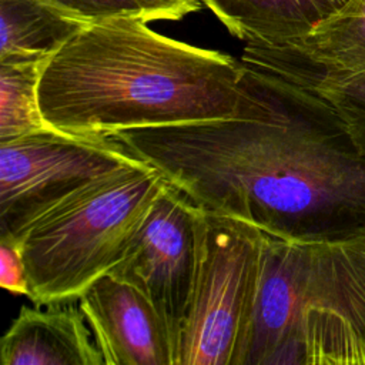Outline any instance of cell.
Wrapping results in <instances>:
<instances>
[{
    "label": "cell",
    "mask_w": 365,
    "mask_h": 365,
    "mask_svg": "<svg viewBox=\"0 0 365 365\" xmlns=\"http://www.w3.org/2000/svg\"><path fill=\"white\" fill-rule=\"evenodd\" d=\"M0 285L17 295H30V284L19 245L10 240H0Z\"/></svg>",
    "instance_id": "cell-16"
},
{
    "label": "cell",
    "mask_w": 365,
    "mask_h": 365,
    "mask_svg": "<svg viewBox=\"0 0 365 365\" xmlns=\"http://www.w3.org/2000/svg\"><path fill=\"white\" fill-rule=\"evenodd\" d=\"M241 60L317 97L365 157V74L324 70L288 44L247 43Z\"/></svg>",
    "instance_id": "cell-9"
},
{
    "label": "cell",
    "mask_w": 365,
    "mask_h": 365,
    "mask_svg": "<svg viewBox=\"0 0 365 365\" xmlns=\"http://www.w3.org/2000/svg\"><path fill=\"white\" fill-rule=\"evenodd\" d=\"M349 0H201L228 31L247 43L299 40Z\"/></svg>",
    "instance_id": "cell-11"
},
{
    "label": "cell",
    "mask_w": 365,
    "mask_h": 365,
    "mask_svg": "<svg viewBox=\"0 0 365 365\" xmlns=\"http://www.w3.org/2000/svg\"><path fill=\"white\" fill-rule=\"evenodd\" d=\"M264 241L258 227L204 211L198 272L177 365H244Z\"/></svg>",
    "instance_id": "cell-5"
},
{
    "label": "cell",
    "mask_w": 365,
    "mask_h": 365,
    "mask_svg": "<svg viewBox=\"0 0 365 365\" xmlns=\"http://www.w3.org/2000/svg\"><path fill=\"white\" fill-rule=\"evenodd\" d=\"M167 182L151 164L124 167L68 197L16 241L37 305L78 299L124 257Z\"/></svg>",
    "instance_id": "cell-4"
},
{
    "label": "cell",
    "mask_w": 365,
    "mask_h": 365,
    "mask_svg": "<svg viewBox=\"0 0 365 365\" xmlns=\"http://www.w3.org/2000/svg\"><path fill=\"white\" fill-rule=\"evenodd\" d=\"M141 10L144 21L181 20L200 10L201 0H134Z\"/></svg>",
    "instance_id": "cell-17"
},
{
    "label": "cell",
    "mask_w": 365,
    "mask_h": 365,
    "mask_svg": "<svg viewBox=\"0 0 365 365\" xmlns=\"http://www.w3.org/2000/svg\"><path fill=\"white\" fill-rule=\"evenodd\" d=\"M254 71L271 107L268 118H220L111 135L205 212L240 218L291 241L364 234L365 157L317 97Z\"/></svg>",
    "instance_id": "cell-1"
},
{
    "label": "cell",
    "mask_w": 365,
    "mask_h": 365,
    "mask_svg": "<svg viewBox=\"0 0 365 365\" xmlns=\"http://www.w3.org/2000/svg\"><path fill=\"white\" fill-rule=\"evenodd\" d=\"M57 9L86 23H97L114 17H141L134 0H46Z\"/></svg>",
    "instance_id": "cell-15"
},
{
    "label": "cell",
    "mask_w": 365,
    "mask_h": 365,
    "mask_svg": "<svg viewBox=\"0 0 365 365\" xmlns=\"http://www.w3.org/2000/svg\"><path fill=\"white\" fill-rule=\"evenodd\" d=\"M202 227L204 211L167 180L124 257L108 272L154 305L170 331L175 365L198 272Z\"/></svg>",
    "instance_id": "cell-7"
},
{
    "label": "cell",
    "mask_w": 365,
    "mask_h": 365,
    "mask_svg": "<svg viewBox=\"0 0 365 365\" xmlns=\"http://www.w3.org/2000/svg\"><path fill=\"white\" fill-rule=\"evenodd\" d=\"M285 44L324 70L365 74V0H349L309 34Z\"/></svg>",
    "instance_id": "cell-13"
},
{
    "label": "cell",
    "mask_w": 365,
    "mask_h": 365,
    "mask_svg": "<svg viewBox=\"0 0 365 365\" xmlns=\"http://www.w3.org/2000/svg\"><path fill=\"white\" fill-rule=\"evenodd\" d=\"M38 103L50 127L76 135L271 115L251 67L158 34L141 17L80 30L46 63Z\"/></svg>",
    "instance_id": "cell-2"
},
{
    "label": "cell",
    "mask_w": 365,
    "mask_h": 365,
    "mask_svg": "<svg viewBox=\"0 0 365 365\" xmlns=\"http://www.w3.org/2000/svg\"><path fill=\"white\" fill-rule=\"evenodd\" d=\"M81 309L21 307L0 344L1 365H104Z\"/></svg>",
    "instance_id": "cell-10"
},
{
    "label": "cell",
    "mask_w": 365,
    "mask_h": 365,
    "mask_svg": "<svg viewBox=\"0 0 365 365\" xmlns=\"http://www.w3.org/2000/svg\"><path fill=\"white\" fill-rule=\"evenodd\" d=\"M141 160L114 135L47 128L0 141V240L17 241L40 217L97 180Z\"/></svg>",
    "instance_id": "cell-6"
},
{
    "label": "cell",
    "mask_w": 365,
    "mask_h": 365,
    "mask_svg": "<svg viewBox=\"0 0 365 365\" xmlns=\"http://www.w3.org/2000/svg\"><path fill=\"white\" fill-rule=\"evenodd\" d=\"M87 24L46 0H0V63L48 60Z\"/></svg>",
    "instance_id": "cell-12"
},
{
    "label": "cell",
    "mask_w": 365,
    "mask_h": 365,
    "mask_svg": "<svg viewBox=\"0 0 365 365\" xmlns=\"http://www.w3.org/2000/svg\"><path fill=\"white\" fill-rule=\"evenodd\" d=\"M48 60L0 63V141L50 127L41 114L38 83Z\"/></svg>",
    "instance_id": "cell-14"
},
{
    "label": "cell",
    "mask_w": 365,
    "mask_h": 365,
    "mask_svg": "<svg viewBox=\"0 0 365 365\" xmlns=\"http://www.w3.org/2000/svg\"><path fill=\"white\" fill-rule=\"evenodd\" d=\"M365 365V232L291 241L265 232L244 365Z\"/></svg>",
    "instance_id": "cell-3"
},
{
    "label": "cell",
    "mask_w": 365,
    "mask_h": 365,
    "mask_svg": "<svg viewBox=\"0 0 365 365\" xmlns=\"http://www.w3.org/2000/svg\"><path fill=\"white\" fill-rule=\"evenodd\" d=\"M78 299L104 365H175L170 331L137 288L106 274Z\"/></svg>",
    "instance_id": "cell-8"
}]
</instances>
